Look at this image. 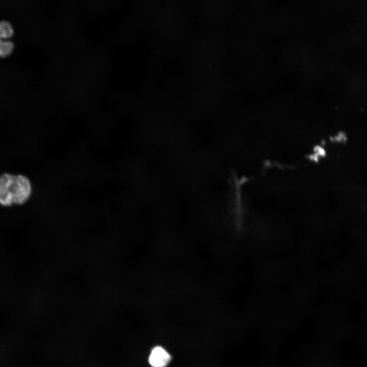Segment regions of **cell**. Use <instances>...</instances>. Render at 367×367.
I'll return each instance as SVG.
<instances>
[{
    "label": "cell",
    "instance_id": "cell-1",
    "mask_svg": "<svg viewBox=\"0 0 367 367\" xmlns=\"http://www.w3.org/2000/svg\"><path fill=\"white\" fill-rule=\"evenodd\" d=\"M32 191V183L25 175H0V204L4 206L24 204L31 197Z\"/></svg>",
    "mask_w": 367,
    "mask_h": 367
},
{
    "label": "cell",
    "instance_id": "cell-2",
    "mask_svg": "<svg viewBox=\"0 0 367 367\" xmlns=\"http://www.w3.org/2000/svg\"><path fill=\"white\" fill-rule=\"evenodd\" d=\"M171 357L169 352L161 346L154 347L151 351L148 362L152 367H166Z\"/></svg>",
    "mask_w": 367,
    "mask_h": 367
},
{
    "label": "cell",
    "instance_id": "cell-3",
    "mask_svg": "<svg viewBox=\"0 0 367 367\" xmlns=\"http://www.w3.org/2000/svg\"><path fill=\"white\" fill-rule=\"evenodd\" d=\"M14 33L11 23L7 20H0V38L7 39L12 37Z\"/></svg>",
    "mask_w": 367,
    "mask_h": 367
},
{
    "label": "cell",
    "instance_id": "cell-4",
    "mask_svg": "<svg viewBox=\"0 0 367 367\" xmlns=\"http://www.w3.org/2000/svg\"><path fill=\"white\" fill-rule=\"evenodd\" d=\"M14 44L10 40L0 38V57L5 58L9 56L13 52Z\"/></svg>",
    "mask_w": 367,
    "mask_h": 367
}]
</instances>
